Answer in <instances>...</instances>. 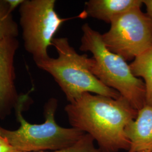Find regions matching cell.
<instances>
[{
	"label": "cell",
	"mask_w": 152,
	"mask_h": 152,
	"mask_svg": "<svg viewBox=\"0 0 152 152\" xmlns=\"http://www.w3.org/2000/svg\"><path fill=\"white\" fill-rule=\"evenodd\" d=\"M72 127L92 137L103 152H127L130 142L125 130L137 110L128 100L85 92L65 107Z\"/></svg>",
	"instance_id": "6da1fadb"
},
{
	"label": "cell",
	"mask_w": 152,
	"mask_h": 152,
	"mask_svg": "<svg viewBox=\"0 0 152 152\" xmlns=\"http://www.w3.org/2000/svg\"><path fill=\"white\" fill-rule=\"evenodd\" d=\"M52 46L56 49L58 57H49L35 64L53 77L69 103L85 92L113 99L121 96L119 92L104 85L93 75L92 58H88L86 54H79L70 45L68 38H54Z\"/></svg>",
	"instance_id": "7a4b0ae2"
},
{
	"label": "cell",
	"mask_w": 152,
	"mask_h": 152,
	"mask_svg": "<svg viewBox=\"0 0 152 152\" xmlns=\"http://www.w3.org/2000/svg\"><path fill=\"white\" fill-rule=\"evenodd\" d=\"M28 94L20 96L15 107L20 127L9 130L0 126V134L18 152H38L64 149L75 145L86 133L73 127H61L55 121L58 100L50 98L44 106L45 121L41 124L29 123L23 116L22 111L27 102Z\"/></svg>",
	"instance_id": "3957f363"
},
{
	"label": "cell",
	"mask_w": 152,
	"mask_h": 152,
	"mask_svg": "<svg viewBox=\"0 0 152 152\" xmlns=\"http://www.w3.org/2000/svg\"><path fill=\"white\" fill-rule=\"evenodd\" d=\"M83 34L80 50L93 55L91 72L104 85L126 99L137 111L146 105L144 82L134 76L130 65L121 56L110 51L104 44L102 34L88 24L82 27Z\"/></svg>",
	"instance_id": "277c9868"
},
{
	"label": "cell",
	"mask_w": 152,
	"mask_h": 152,
	"mask_svg": "<svg viewBox=\"0 0 152 152\" xmlns=\"http://www.w3.org/2000/svg\"><path fill=\"white\" fill-rule=\"evenodd\" d=\"M55 0H24L19 6L20 26L26 51L34 63L48 59V49L64 22L55 10Z\"/></svg>",
	"instance_id": "5b68a950"
},
{
	"label": "cell",
	"mask_w": 152,
	"mask_h": 152,
	"mask_svg": "<svg viewBox=\"0 0 152 152\" xmlns=\"http://www.w3.org/2000/svg\"><path fill=\"white\" fill-rule=\"evenodd\" d=\"M141 8L115 16L110 29L102 34L106 48L126 61L134 60L152 46V19Z\"/></svg>",
	"instance_id": "8992f818"
},
{
	"label": "cell",
	"mask_w": 152,
	"mask_h": 152,
	"mask_svg": "<svg viewBox=\"0 0 152 152\" xmlns=\"http://www.w3.org/2000/svg\"><path fill=\"white\" fill-rule=\"evenodd\" d=\"M19 47L17 38L0 39V118L15 108L20 96L15 86V57Z\"/></svg>",
	"instance_id": "52a82bcc"
},
{
	"label": "cell",
	"mask_w": 152,
	"mask_h": 152,
	"mask_svg": "<svg viewBox=\"0 0 152 152\" xmlns=\"http://www.w3.org/2000/svg\"><path fill=\"white\" fill-rule=\"evenodd\" d=\"M130 142L126 152H152V106L145 105L125 130Z\"/></svg>",
	"instance_id": "ba28073f"
},
{
	"label": "cell",
	"mask_w": 152,
	"mask_h": 152,
	"mask_svg": "<svg viewBox=\"0 0 152 152\" xmlns=\"http://www.w3.org/2000/svg\"><path fill=\"white\" fill-rule=\"evenodd\" d=\"M141 0H90L86 2L83 12L89 16L110 23L115 16L135 7H141Z\"/></svg>",
	"instance_id": "9c48e42d"
},
{
	"label": "cell",
	"mask_w": 152,
	"mask_h": 152,
	"mask_svg": "<svg viewBox=\"0 0 152 152\" xmlns=\"http://www.w3.org/2000/svg\"><path fill=\"white\" fill-rule=\"evenodd\" d=\"M130 67L134 76L141 77L144 80L146 105L152 106V46L136 57Z\"/></svg>",
	"instance_id": "30bf717a"
},
{
	"label": "cell",
	"mask_w": 152,
	"mask_h": 152,
	"mask_svg": "<svg viewBox=\"0 0 152 152\" xmlns=\"http://www.w3.org/2000/svg\"><path fill=\"white\" fill-rule=\"evenodd\" d=\"M6 0H0V39L17 38L19 30Z\"/></svg>",
	"instance_id": "8fae6325"
},
{
	"label": "cell",
	"mask_w": 152,
	"mask_h": 152,
	"mask_svg": "<svg viewBox=\"0 0 152 152\" xmlns=\"http://www.w3.org/2000/svg\"><path fill=\"white\" fill-rule=\"evenodd\" d=\"M94 142V140L92 137L85 134L79 141L72 147L51 152H103L95 147Z\"/></svg>",
	"instance_id": "7c38bea8"
},
{
	"label": "cell",
	"mask_w": 152,
	"mask_h": 152,
	"mask_svg": "<svg viewBox=\"0 0 152 152\" xmlns=\"http://www.w3.org/2000/svg\"><path fill=\"white\" fill-rule=\"evenodd\" d=\"M0 152H17L14 148L0 134Z\"/></svg>",
	"instance_id": "4fadbf2b"
},
{
	"label": "cell",
	"mask_w": 152,
	"mask_h": 152,
	"mask_svg": "<svg viewBox=\"0 0 152 152\" xmlns=\"http://www.w3.org/2000/svg\"><path fill=\"white\" fill-rule=\"evenodd\" d=\"M6 1L9 5L10 10L13 12L16 7L22 5L24 0H6Z\"/></svg>",
	"instance_id": "5bb4252c"
},
{
	"label": "cell",
	"mask_w": 152,
	"mask_h": 152,
	"mask_svg": "<svg viewBox=\"0 0 152 152\" xmlns=\"http://www.w3.org/2000/svg\"><path fill=\"white\" fill-rule=\"evenodd\" d=\"M142 3L146 6L148 15L152 19V0H144Z\"/></svg>",
	"instance_id": "9a60e30c"
},
{
	"label": "cell",
	"mask_w": 152,
	"mask_h": 152,
	"mask_svg": "<svg viewBox=\"0 0 152 152\" xmlns=\"http://www.w3.org/2000/svg\"></svg>",
	"instance_id": "2e32d148"
}]
</instances>
